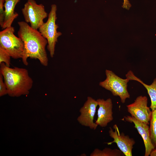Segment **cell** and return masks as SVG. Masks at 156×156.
Returning <instances> with one entry per match:
<instances>
[{
    "mask_svg": "<svg viewBox=\"0 0 156 156\" xmlns=\"http://www.w3.org/2000/svg\"><path fill=\"white\" fill-rule=\"evenodd\" d=\"M18 37L23 41L24 49L21 58L23 64L27 66V58L38 59L44 66H48V59L46 50L47 40L37 29L32 28L25 21H18Z\"/></svg>",
    "mask_w": 156,
    "mask_h": 156,
    "instance_id": "obj_1",
    "label": "cell"
},
{
    "mask_svg": "<svg viewBox=\"0 0 156 156\" xmlns=\"http://www.w3.org/2000/svg\"><path fill=\"white\" fill-rule=\"evenodd\" d=\"M0 64V73L3 76L8 94L13 97L28 94L33 81L29 75L28 70L16 67L11 68L3 62Z\"/></svg>",
    "mask_w": 156,
    "mask_h": 156,
    "instance_id": "obj_2",
    "label": "cell"
},
{
    "mask_svg": "<svg viewBox=\"0 0 156 156\" xmlns=\"http://www.w3.org/2000/svg\"><path fill=\"white\" fill-rule=\"evenodd\" d=\"M14 27L11 26L0 32V48L14 59L21 58L24 49L22 40L14 34Z\"/></svg>",
    "mask_w": 156,
    "mask_h": 156,
    "instance_id": "obj_3",
    "label": "cell"
},
{
    "mask_svg": "<svg viewBox=\"0 0 156 156\" xmlns=\"http://www.w3.org/2000/svg\"><path fill=\"white\" fill-rule=\"evenodd\" d=\"M57 10L55 5H51L47 20L45 23L44 22L39 29V32L47 40V48L51 57H53L55 54V46L58 38L62 34L61 32L57 30L59 27L56 23Z\"/></svg>",
    "mask_w": 156,
    "mask_h": 156,
    "instance_id": "obj_4",
    "label": "cell"
},
{
    "mask_svg": "<svg viewBox=\"0 0 156 156\" xmlns=\"http://www.w3.org/2000/svg\"><path fill=\"white\" fill-rule=\"evenodd\" d=\"M105 72L106 78L100 82L99 85L110 91L114 96H118L122 103H124L126 99L130 98L127 89L129 80L127 78L125 79L121 78L111 70H106Z\"/></svg>",
    "mask_w": 156,
    "mask_h": 156,
    "instance_id": "obj_5",
    "label": "cell"
},
{
    "mask_svg": "<svg viewBox=\"0 0 156 156\" xmlns=\"http://www.w3.org/2000/svg\"><path fill=\"white\" fill-rule=\"evenodd\" d=\"M21 11L25 21L29 23L30 26L36 29H39L48 15L44 5L37 4L35 0H27Z\"/></svg>",
    "mask_w": 156,
    "mask_h": 156,
    "instance_id": "obj_6",
    "label": "cell"
},
{
    "mask_svg": "<svg viewBox=\"0 0 156 156\" xmlns=\"http://www.w3.org/2000/svg\"><path fill=\"white\" fill-rule=\"evenodd\" d=\"M147 104L146 96H139L133 103L127 105L128 112L136 119L148 125L152 111L148 107Z\"/></svg>",
    "mask_w": 156,
    "mask_h": 156,
    "instance_id": "obj_7",
    "label": "cell"
},
{
    "mask_svg": "<svg viewBox=\"0 0 156 156\" xmlns=\"http://www.w3.org/2000/svg\"><path fill=\"white\" fill-rule=\"evenodd\" d=\"M98 103L92 97L88 96L83 106L80 109V115L77 120L82 125L95 130L98 125L94 122V116Z\"/></svg>",
    "mask_w": 156,
    "mask_h": 156,
    "instance_id": "obj_8",
    "label": "cell"
},
{
    "mask_svg": "<svg viewBox=\"0 0 156 156\" xmlns=\"http://www.w3.org/2000/svg\"><path fill=\"white\" fill-rule=\"evenodd\" d=\"M115 131L109 127V133L110 137L114 139L113 141L106 143L108 145L116 143L120 150L126 156H132V149L135 142L134 140L128 135H126L123 133H120L116 125L113 127Z\"/></svg>",
    "mask_w": 156,
    "mask_h": 156,
    "instance_id": "obj_9",
    "label": "cell"
},
{
    "mask_svg": "<svg viewBox=\"0 0 156 156\" xmlns=\"http://www.w3.org/2000/svg\"><path fill=\"white\" fill-rule=\"evenodd\" d=\"M96 100L99 108L97 111V118L95 122L98 125L104 127L113 119L112 100L110 98L106 100L99 99Z\"/></svg>",
    "mask_w": 156,
    "mask_h": 156,
    "instance_id": "obj_10",
    "label": "cell"
},
{
    "mask_svg": "<svg viewBox=\"0 0 156 156\" xmlns=\"http://www.w3.org/2000/svg\"><path fill=\"white\" fill-rule=\"evenodd\" d=\"M124 118L127 122L134 123V127L141 135L144 141L145 147L144 156H149L155 147L151 139L148 125L140 121L131 116H125Z\"/></svg>",
    "mask_w": 156,
    "mask_h": 156,
    "instance_id": "obj_11",
    "label": "cell"
},
{
    "mask_svg": "<svg viewBox=\"0 0 156 156\" xmlns=\"http://www.w3.org/2000/svg\"><path fill=\"white\" fill-rule=\"evenodd\" d=\"M20 0H5V18L2 29H4L11 26L15 19L18 16V13L14 12L16 5Z\"/></svg>",
    "mask_w": 156,
    "mask_h": 156,
    "instance_id": "obj_12",
    "label": "cell"
},
{
    "mask_svg": "<svg viewBox=\"0 0 156 156\" xmlns=\"http://www.w3.org/2000/svg\"><path fill=\"white\" fill-rule=\"evenodd\" d=\"M126 77L129 80H135L138 81L145 87L147 90L148 93L150 98L151 104L150 107L152 111L156 109V78L154 79L152 83L147 85L144 83L141 79L136 77L132 71H129L126 75Z\"/></svg>",
    "mask_w": 156,
    "mask_h": 156,
    "instance_id": "obj_13",
    "label": "cell"
},
{
    "mask_svg": "<svg viewBox=\"0 0 156 156\" xmlns=\"http://www.w3.org/2000/svg\"><path fill=\"white\" fill-rule=\"evenodd\" d=\"M124 154L120 150L105 148L102 150L96 148L90 154V156H123Z\"/></svg>",
    "mask_w": 156,
    "mask_h": 156,
    "instance_id": "obj_14",
    "label": "cell"
},
{
    "mask_svg": "<svg viewBox=\"0 0 156 156\" xmlns=\"http://www.w3.org/2000/svg\"><path fill=\"white\" fill-rule=\"evenodd\" d=\"M149 128L150 137L152 143L156 148V109L152 111Z\"/></svg>",
    "mask_w": 156,
    "mask_h": 156,
    "instance_id": "obj_15",
    "label": "cell"
},
{
    "mask_svg": "<svg viewBox=\"0 0 156 156\" xmlns=\"http://www.w3.org/2000/svg\"><path fill=\"white\" fill-rule=\"evenodd\" d=\"M11 57L7 52L0 48V64L4 62L7 66L10 67Z\"/></svg>",
    "mask_w": 156,
    "mask_h": 156,
    "instance_id": "obj_16",
    "label": "cell"
},
{
    "mask_svg": "<svg viewBox=\"0 0 156 156\" xmlns=\"http://www.w3.org/2000/svg\"><path fill=\"white\" fill-rule=\"evenodd\" d=\"M3 78L2 75L0 73V96H2L8 94V90L6 86L3 81Z\"/></svg>",
    "mask_w": 156,
    "mask_h": 156,
    "instance_id": "obj_17",
    "label": "cell"
},
{
    "mask_svg": "<svg viewBox=\"0 0 156 156\" xmlns=\"http://www.w3.org/2000/svg\"><path fill=\"white\" fill-rule=\"evenodd\" d=\"M5 0H0V25L2 28L5 18V11L3 9Z\"/></svg>",
    "mask_w": 156,
    "mask_h": 156,
    "instance_id": "obj_18",
    "label": "cell"
},
{
    "mask_svg": "<svg viewBox=\"0 0 156 156\" xmlns=\"http://www.w3.org/2000/svg\"><path fill=\"white\" fill-rule=\"evenodd\" d=\"M150 155L151 156H156V148L152 151Z\"/></svg>",
    "mask_w": 156,
    "mask_h": 156,
    "instance_id": "obj_19",
    "label": "cell"
}]
</instances>
